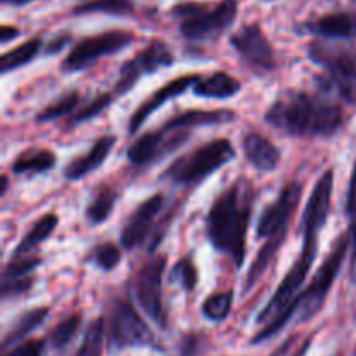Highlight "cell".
Segmentation results:
<instances>
[{
	"label": "cell",
	"mask_w": 356,
	"mask_h": 356,
	"mask_svg": "<svg viewBox=\"0 0 356 356\" xmlns=\"http://www.w3.org/2000/svg\"><path fill=\"white\" fill-rule=\"evenodd\" d=\"M252 207V184L240 179L216 198L207 216V236L212 247L232 257L236 268L245 261L247 229Z\"/></svg>",
	"instance_id": "obj_1"
},
{
	"label": "cell",
	"mask_w": 356,
	"mask_h": 356,
	"mask_svg": "<svg viewBox=\"0 0 356 356\" xmlns=\"http://www.w3.org/2000/svg\"><path fill=\"white\" fill-rule=\"evenodd\" d=\"M266 122L282 132L299 138H330L344 124L339 104L308 92L278 97L266 113Z\"/></svg>",
	"instance_id": "obj_2"
},
{
	"label": "cell",
	"mask_w": 356,
	"mask_h": 356,
	"mask_svg": "<svg viewBox=\"0 0 356 356\" xmlns=\"http://www.w3.org/2000/svg\"><path fill=\"white\" fill-rule=\"evenodd\" d=\"M302 250L301 256L294 263V266L289 270L282 284L275 291L273 298L270 299L263 312L257 316V323H264V329L257 332V336L252 339V344L263 343L264 339H270L271 336L284 329L292 316H296V298L299 296L302 284L306 282V277L309 275L313 263L316 257V242L318 238L315 236H302Z\"/></svg>",
	"instance_id": "obj_3"
},
{
	"label": "cell",
	"mask_w": 356,
	"mask_h": 356,
	"mask_svg": "<svg viewBox=\"0 0 356 356\" xmlns=\"http://www.w3.org/2000/svg\"><path fill=\"white\" fill-rule=\"evenodd\" d=\"M235 159V149L228 139H216L195 152L177 159L163 177L176 184H195L214 174Z\"/></svg>",
	"instance_id": "obj_4"
},
{
	"label": "cell",
	"mask_w": 356,
	"mask_h": 356,
	"mask_svg": "<svg viewBox=\"0 0 356 356\" xmlns=\"http://www.w3.org/2000/svg\"><path fill=\"white\" fill-rule=\"evenodd\" d=\"M348 247H351L350 235L343 233L334 242L332 250L325 257V261L320 266V270L316 271L313 280L309 282L306 291H302L296 298V315L299 316L298 322H308L322 309L323 302H325L327 296H329L330 289H332L334 282H336L337 275H339L341 266H343L344 257L348 254Z\"/></svg>",
	"instance_id": "obj_5"
},
{
	"label": "cell",
	"mask_w": 356,
	"mask_h": 356,
	"mask_svg": "<svg viewBox=\"0 0 356 356\" xmlns=\"http://www.w3.org/2000/svg\"><path fill=\"white\" fill-rule=\"evenodd\" d=\"M238 13L236 0H222L209 9L204 3H181L172 9L174 16L183 17L181 33L190 40H207L221 35L229 28Z\"/></svg>",
	"instance_id": "obj_6"
},
{
	"label": "cell",
	"mask_w": 356,
	"mask_h": 356,
	"mask_svg": "<svg viewBox=\"0 0 356 356\" xmlns=\"http://www.w3.org/2000/svg\"><path fill=\"white\" fill-rule=\"evenodd\" d=\"M108 348L122 351L125 348H156L160 350L152 329L138 315L129 301H117L108 320Z\"/></svg>",
	"instance_id": "obj_7"
},
{
	"label": "cell",
	"mask_w": 356,
	"mask_h": 356,
	"mask_svg": "<svg viewBox=\"0 0 356 356\" xmlns=\"http://www.w3.org/2000/svg\"><path fill=\"white\" fill-rule=\"evenodd\" d=\"M309 58L325 70L322 86L346 103L356 104V61L350 54L334 52L322 44L309 45Z\"/></svg>",
	"instance_id": "obj_8"
},
{
	"label": "cell",
	"mask_w": 356,
	"mask_h": 356,
	"mask_svg": "<svg viewBox=\"0 0 356 356\" xmlns=\"http://www.w3.org/2000/svg\"><path fill=\"white\" fill-rule=\"evenodd\" d=\"M132 42H134V35L131 31L122 30L106 31V33L83 38L66 56L65 61H63V70L68 73L86 70L92 66L97 59L104 58V56L117 54L122 49L129 47Z\"/></svg>",
	"instance_id": "obj_9"
},
{
	"label": "cell",
	"mask_w": 356,
	"mask_h": 356,
	"mask_svg": "<svg viewBox=\"0 0 356 356\" xmlns=\"http://www.w3.org/2000/svg\"><path fill=\"white\" fill-rule=\"evenodd\" d=\"M172 63L174 56L170 52L169 45L162 40H152L136 58H132L131 61L122 66L120 76H118L113 94L115 96L127 94L138 83L139 79L152 75V73L159 72L165 66H170Z\"/></svg>",
	"instance_id": "obj_10"
},
{
	"label": "cell",
	"mask_w": 356,
	"mask_h": 356,
	"mask_svg": "<svg viewBox=\"0 0 356 356\" xmlns=\"http://www.w3.org/2000/svg\"><path fill=\"white\" fill-rule=\"evenodd\" d=\"M163 271H165V257L155 256L141 268L136 280V298L139 305L146 315L162 329L167 323L162 302Z\"/></svg>",
	"instance_id": "obj_11"
},
{
	"label": "cell",
	"mask_w": 356,
	"mask_h": 356,
	"mask_svg": "<svg viewBox=\"0 0 356 356\" xmlns=\"http://www.w3.org/2000/svg\"><path fill=\"white\" fill-rule=\"evenodd\" d=\"M232 45L249 68L257 73H270L277 65L275 51L259 24H245L232 35Z\"/></svg>",
	"instance_id": "obj_12"
},
{
	"label": "cell",
	"mask_w": 356,
	"mask_h": 356,
	"mask_svg": "<svg viewBox=\"0 0 356 356\" xmlns=\"http://www.w3.org/2000/svg\"><path fill=\"white\" fill-rule=\"evenodd\" d=\"M301 183H296V181L289 183L280 191L277 200L261 214L256 229L257 238H270L277 233L287 232L289 222H291L292 216L298 211V205L301 202Z\"/></svg>",
	"instance_id": "obj_13"
},
{
	"label": "cell",
	"mask_w": 356,
	"mask_h": 356,
	"mask_svg": "<svg viewBox=\"0 0 356 356\" xmlns=\"http://www.w3.org/2000/svg\"><path fill=\"white\" fill-rule=\"evenodd\" d=\"M334 188V172L327 170L313 188L312 195L306 204L305 216H302V236H316L320 229L325 226L330 212V197Z\"/></svg>",
	"instance_id": "obj_14"
},
{
	"label": "cell",
	"mask_w": 356,
	"mask_h": 356,
	"mask_svg": "<svg viewBox=\"0 0 356 356\" xmlns=\"http://www.w3.org/2000/svg\"><path fill=\"white\" fill-rule=\"evenodd\" d=\"M163 202H165L163 195H153V197H149L148 200L143 202V204L132 212L127 225L122 229L120 236L122 245H124L125 249L132 250L145 242L146 236L149 235L152 225L155 222V219L159 218L160 211H162Z\"/></svg>",
	"instance_id": "obj_15"
},
{
	"label": "cell",
	"mask_w": 356,
	"mask_h": 356,
	"mask_svg": "<svg viewBox=\"0 0 356 356\" xmlns=\"http://www.w3.org/2000/svg\"><path fill=\"white\" fill-rule=\"evenodd\" d=\"M195 80H197V75L179 76V79H174L170 83H167V86L160 87L159 90H155V92H153L145 103L139 104L138 110L134 111V115L131 117V124H129V131H131L132 134L138 132L139 127L148 120V117H152V115L155 113L163 103H167V101L174 99V97L177 96H183L190 87H193Z\"/></svg>",
	"instance_id": "obj_16"
},
{
	"label": "cell",
	"mask_w": 356,
	"mask_h": 356,
	"mask_svg": "<svg viewBox=\"0 0 356 356\" xmlns=\"http://www.w3.org/2000/svg\"><path fill=\"white\" fill-rule=\"evenodd\" d=\"M115 145H117V138L115 136H103V138H99L94 143L92 148L86 155L72 160L65 167V170H63V176L70 181H79L82 177L89 176L90 172H94V170L103 165L104 160L108 159V155H110Z\"/></svg>",
	"instance_id": "obj_17"
},
{
	"label": "cell",
	"mask_w": 356,
	"mask_h": 356,
	"mask_svg": "<svg viewBox=\"0 0 356 356\" xmlns=\"http://www.w3.org/2000/svg\"><path fill=\"white\" fill-rule=\"evenodd\" d=\"M302 31L320 38H353L356 37V13H334L308 21Z\"/></svg>",
	"instance_id": "obj_18"
},
{
	"label": "cell",
	"mask_w": 356,
	"mask_h": 356,
	"mask_svg": "<svg viewBox=\"0 0 356 356\" xmlns=\"http://www.w3.org/2000/svg\"><path fill=\"white\" fill-rule=\"evenodd\" d=\"M243 153L250 165L261 172H271L277 169L280 162V152L277 146L270 139L256 132H250L243 138Z\"/></svg>",
	"instance_id": "obj_19"
},
{
	"label": "cell",
	"mask_w": 356,
	"mask_h": 356,
	"mask_svg": "<svg viewBox=\"0 0 356 356\" xmlns=\"http://www.w3.org/2000/svg\"><path fill=\"white\" fill-rule=\"evenodd\" d=\"M169 136L163 129L155 132H148V134L141 136L136 139L127 149V159L136 165H145V163L152 162L159 155H162L165 149L176 148L172 141H169Z\"/></svg>",
	"instance_id": "obj_20"
},
{
	"label": "cell",
	"mask_w": 356,
	"mask_h": 356,
	"mask_svg": "<svg viewBox=\"0 0 356 356\" xmlns=\"http://www.w3.org/2000/svg\"><path fill=\"white\" fill-rule=\"evenodd\" d=\"M242 86L235 76L228 75L225 72L212 73V75L197 76L193 83V92L198 97H214V99H228V97L236 96Z\"/></svg>",
	"instance_id": "obj_21"
},
{
	"label": "cell",
	"mask_w": 356,
	"mask_h": 356,
	"mask_svg": "<svg viewBox=\"0 0 356 356\" xmlns=\"http://www.w3.org/2000/svg\"><path fill=\"white\" fill-rule=\"evenodd\" d=\"M235 118V113L228 110H216V111H204V110H190L177 117L170 118L163 129L167 131H188L191 127H204V125H219L228 124Z\"/></svg>",
	"instance_id": "obj_22"
},
{
	"label": "cell",
	"mask_w": 356,
	"mask_h": 356,
	"mask_svg": "<svg viewBox=\"0 0 356 356\" xmlns=\"http://www.w3.org/2000/svg\"><path fill=\"white\" fill-rule=\"evenodd\" d=\"M56 165V155L49 149H37L31 148L26 152L21 153L17 159H14L13 162V172L17 176H33V174H42L51 170Z\"/></svg>",
	"instance_id": "obj_23"
},
{
	"label": "cell",
	"mask_w": 356,
	"mask_h": 356,
	"mask_svg": "<svg viewBox=\"0 0 356 356\" xmlns=\"http://www.w3.org/2000/svg\"><path fill=\"white\" fill-rule=\"evenodd\" d=\"M49 315L47 308H33L30 312L23 313L16 322L13 323V327L9 329V332L6 334L2 341V350L7 351L10 346H14L16 343H19L21 339L28 336V334L33 332L37 327H40L45 322Z\"/></svg>",
	"instance_id": "obj_24"
},
{
	"label": "cell",
	"mask_w": 356,
	"mask_h": 356,
	"mask_svg": "<svg viewBox=\"0 0 356 356\" xmlns=\"http://www.w3.org/2000/svg\"><path fill=\"white\" fill-rule=\"evenodd\" d=\"M285 236H287V232L277 233V235L266 238L263 249H261L259 254L256 256V261L252 263V266H250V270H249V275H247L245 291L252 289L254 285L257 284V280L263 277L264 271L268 270V266H270L271 261H273V257L277 256V252L280 250V247H282V243H284Z\"/></svg>",
	"instance_id": "obj_25"
},
{
	"label": "cell",
	"mask_w": 356,
	"mask_h": 356,
	"mask_svg": "<svg viewBox=\"0 0 356 356\" xmlns=\"http://www.w3.org/2000/svg\"><path fill=\"white\" fill-rule=\"evenodd\" d=\"M56 226H58V216L54 214H45L31 226L26 232V235L23 236L19 243H17L16 250H14L13 256H28L38 243H42L44 240H47L51 236V233L54 232Z\"/></svg>",
	"instance_id": "obj_26"
},
{
	"label": "cell",
	"mask_w": 356,
	"mask_h": 356,
	"mask_svg": "<svg viewBox=\"0 0 356 356\" xmlns=\"http://www.w3.org/2000/svg\"><path fill=\"white\" fill-rule=\"evenodd\" d=\"M40 38H31L17 47L10 49L9 52H3L2 56V73H9L13 70L21 68L23 65L30 63L40 51Z\"/></svg>",
	"instance_id": "obj_27"
},
{
	"label": "cell",
	"mask_w": 356,
	"mask_h": 356,
	"mask_svg": "<svg viewBox=\"0 0 356 356\" xmlns=\"http://www.w3.org/2000/svg\"><path fill=\"white\" fill-rule=\"evenodd\" d=\"M134 10L131 0H90V2L80 3L73 9L75 16H82V14H113V16H125Z\"/></svg>",
	"instance_id": "obj_28"
},
{
	"label": "cell",
	"mask_w": 356,
	"mask_h": 356,
	"mask_svg": "<svg viewBox=\"0 0 356 356\" xmlns=\"http://www.w3.org/2000/svg\"><path fill=\"white\" fill-rule=\"evenodd\" d=\"M115 204H117V193L113 190H103L87 205L86 218L92 225H101V222H104L110 218V214L115 209Z\"/></svg>",
	"instance_id": "obj_29"
},
{
	"label": "cell",
	"mask_w": 356,
	"mask_h": 356,
	"mask_svg": "<svg viewBox=\"0 0 356 356\" xmlns=\"http://www.w3.org/2000/svg\"><path fill=\"white\" fill-rule=\"evenodd\" d=\"M104 320L96 318L89 323L83 336L82 344L75 356H101L103 353V341H104Z\"/></svg>",
	"instance_id": "obj_30"
},
{
	"label": "cell",
	"mask_w": 356,
	"mask_h": 356,
	"mask_svg": "<svg viewBox=\"0 0 356 356\" xmlns=\"http://www.w3.org/2000/svg\"><path fill=\"white\" fill-rule=\"evenodd\" d=\"M233 305V292H218V294L209 296L204 301L202 312H204L205 318L212 320V322H222L226 316L232 312Z\"/></svg>",
	"instance_id": "obj_31"
},
{
	"label": "cell",
	"mask_w": 356,
	"mask_h": 356,
	"mask_svg": "<svg viewBox=\"0 0 356 356\" xmlns=\"http://www.w3.org/2000/svg\"><path fill=\"white\" fill-rule=\"evenodd\" d=\"M80 323H82V318L80 315H72L68 318H65L63 322H59L58 325L54 327V330L51 332V344L54 350L61 351L68 346L73 341V337L76 336L80 329Z\"/></svg>",
	"instance_id": "obj_32"
},
{
	"label": "cell",
	"mask_w": 356,
	"mask_h": 356,
	"mask_svg": "<svg viewBox=\"0 0 356 356\" xmlns=\"http://www.w3.org/2000/svg\"><path fill=\"white\" fill-rule=\"evenodd\" d=\"M79 101H80L79 92H75V90H73V92H68L66 96H63L61 99H58L56 103L49 104L47 108H44V110L37 115V122H49V120H54V118L58 117H63V115L75 110Z\"/></svg>",
	"instance_id": "obj_33"
},
{
	"label": "cell",
	"mask_w": 356,
	"mask_h": 356,
	"mask_svg": "<svg viewBox=\"0 0 356 356\" xmlns=\"http://www.w3.org/2000/svg\"><path fill=\"white\" fill-rule=\"evenodd\" d=\"M122 252L117 245L113 243H103V245L96 247L90 254V261L101 268L103 271H111L120 264Z\"/></svg>",
	"instance_id": "obj_34"
},
{
	"label": "cell",
	"mask_w": 356,
	"mask_h": 356,
	"mask_svg": "<svg viewBox=\"0 0 356 356\" xmlns=\"http://www.w3.org/2000/svg\"><path fill=\"white\" fill-rule=\"evenodd\" d=\"M348 214L351 219L350 228V240H351V277L356 280V165L353 170V177H351L350 190H348Z\"/></svg>",
	"instance_id": "obj_35"
},
{
	"label": "cell",
	"mask_w": 356,
	"mask_h": 356,
	"mask_svg": "<svg viewBox=\"0 0 356 356\" xmlns=\"http://www.w3.org/2000/svg\"><path fill=\"white\" fill-rule=\"evenodd\" d=\"M170 282L179 284L181 287L186 289V291H193V289L197 287V282H198V275H197V268H195V264L191 263L190 259L177 261L176 266H174L172 271H170Z\"/></svg>",
	"instance_id": "obj_36"
},
{
	"label": "cell",
	"mask_w": 356,
	"mask_h": 356,
	"mask_svg": "<svg viewBox=\"0 0 356 356\" xmlns=\"http://www.w3.org/2000/svg\"><path fill=\"white\" fill-rule=\"evenodd\" d=\"M40 257H30V256H13L9 264L3 271V278H19L26 277L31 271L37 270L40 266Z\"/></svg>",
	"instance_id": "obj_37"
},
{
	"label": "cell",
	"mask_w": 356,
	"mask_h": 356,
	"mask_svg": "<svg viewBox=\"0 0 356 356\" xmlns=\"http://www.w3.org/2000/svg\"><path fill=\"white\" fill-rule=\"evenodd\" d=\"M111 103H113V94L111 92L101 94V96H97L96 99L90 101L86 108H82V110H80L75 117H72V124L73 125L82 124V122H87V120H90V118L97 117V115L103 113V111L106 110Z\"/></svg>",
	"instance_id": "obj_38"
},
{
	"label": "cell",
	"mask_w": 356,
	"mask_h": 356,
	"mask_svg": "<svg viewBox=\"0 0 356 356\" xmlns=\"http://www.w3.org/2000/svg\"><path fill=\"white\" fill-rule=\"evenodd\" d=\"M33 285V278L30 277H19V278H3L2 282V298H17V296L24 294L30 291Z\"/></svg>",
	"instance_id": "obj_39"
},
{
	"label": "cell",
	"mask_w": 356,
	"mask_h": 356,
	"mask_svg": "<svg viewBox=\"0 0 356 356\" xmlns=\"http://www.w3.org/2000/svg\"><path fill=\"white\" fill-rule=\"evenodd\" d=\"M3 356H44V343L42 341H28L21 346L6 351Z\"/></svg>",
	"instance_id": "obj_40"
},
{
	"label": "cell",
	"mask_w": 356,
	"mask_h": 356,
	"mask_svg": "<svg viewBox=\"0 0 356 356\" xmlns=\"http://www.w3.org/2000/svg\"><path fill=\"white\" fill-rule=\"evenodd\" d=\"M17 35H19V30L10 26V24H2V28H0V40H2V44H7L13 38H16Z\"/></svg>",
	"instance_id": "obj_41"
},
{
	"label": "cell",
	"mask_w": 356,
	"mask_h": 356,
	"mask_svg": "<svg viewBox=\"0 0 356 356\" xmlns=\"http://www.w3.org/2000/svg\"><path fill=\"white\" fill-rule=\"evenodd\" d=\"M68 40L70 38L68 37H59V38H56V40H52L51 44H49V54H52V52H56V51H59V49H63L65 47L66 44H68Z\"/></svg>",
	"instance_id": "obj_42"
},
{
	"label": "cell",
	"mask_w": 356,
	"mask_h": 356,
	"mask_svg": "<svg viewBox=\"0 0 356 356\" xmlns=\"http://www.w3.org/2000/svg\"><path fill=\"white\" fill-rule=\"evenodd\" d=\"M292 343H294V339H289L287 343H284V346H282L280 350H277V353H275L273 356H285V353H287V350H289V346H291Z\"/></svg>",
	"instance_id": "obj_43"
},
{
	"label": "cell",
	"mask_w": 356,
	"mask_h": 356,
	"mask_svg": "<svg viewBox=\"0 0 356 356\" xmlns=\"http://www.w3.org/2000/svg\"><path fill=\"white\" fill-rule=\"evenodd\" d=\"M3 3H13V6H24V3L31 2V0H2Z\"/></svg>",
	"instance_id": "obj_44"
},
{
	"label": "cell",
	"mask_w": 356,
	"mask_h": 356,
	"mask_svg": "<svg viewBox=\"0 0 356 356\" xmlns=\"http://www.w3.org/2000/svg\"><path fill=\"white\" fill-rule=\"evenodd\" d=\"M6 190H7V177L2 176V190H0V191H2V195L6 193Z\"/></svg>",
	"instance_id": "obj_45"
},
{
	"label": "cell",
	"mask_w": 356,
	"mask_h": 356,
	"mask_svg": "<svg viewBox=\"0 0 356 356\" xmlns=\"http://www.w3.org/2000/svg\"><path fill=\"white\" fill-rule=\"evenodd\" d=\"M266 2H271V0H266Z\"/></svg>",
	"instance_id": "obj_46"
}]
</instances>
